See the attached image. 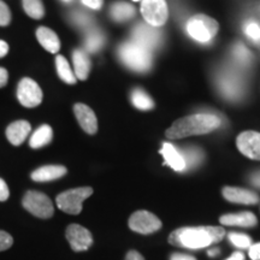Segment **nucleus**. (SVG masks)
<instances>
[{
    "label": "nucleus",
    "mask_w": 260,
    "mask_h": 260,
    "mask_svg": "<svg viewBox=\"0 0 260 260\" xmlns=\"http://www.w3.org/2000/svg\"><path fill=\"white\" fill-rule=\"evenodd\" d=\"M225 232L220 226H188L175 230L169 236L172 246L188 249L206 248L222 241Z\"/></svg>",
    "instance_id": "nucleus-1"
},
{
    "label": "nucleus",
    "mask_w": 260,
    "mask_h": 260,
    "mask_svg": "<svg viewBox=\"0 0 260 260\" xmlns=\"http://www.w3.org/2000/svg\"><path fill=\"white\" fill-rule=\"evenodd\" d=\"M220 125V119L209 113H198L177 119L167 130V138L182 139L191 135H203L216 130Z\"/></svg>",
    "instance_id": "nucleus-2"
},
{
    "label": "nucleus",
    "mask_w": 260,
    "mask_h": 260,
    "mask_svg": "<svg viewBox=\"0 0 260 260\" xmlns=\"http://www.w3.org/2000/svg\"><path fill=\"white\" fill-rule=\"evenodd\" d=\"M118 54L126 67L139 73H145L149 70L152 65L151 51L135 41L123 44L119 47Z\"/></svg>",
    "instance_id": "nucleus-3"
},
{
    "label": "nucleus",
    "mask_w": 260,
    "mask_h": 260,
    "mask_svg": "<svg viewBox=\"0 0 260 260\" xmlns=\"http://www.w3.org/2000/svg\"><path fill=\"white\" fill-rule=\"evenodd\" d=\"M187 32L194 40L209 44L218 32V22L206 15H195L187 22Z\"/></svg>",
    "instance_id": "nucleus-4"
},
{
    "label": "nucleus",
    "mask_w": 260,
    "mask_h": 260,
    "mask_svg": "<svg viewBox=\"0 0 260 260\" xmlns=\"http://www.w3.org/2000/svg\"><path fill=\"white\" fill-rule=\"evenodd\" d=\"M93 194L90 187L75 188L67 191H63L57 197V206L63 212L69 214H79L82 211V204Z\"/></svg>",
    "instance_id": "nucleus-5"
},
{
    "label": "nucleus",
    "mask_w": 260,
    "mask_h": 260,
    "mask_svg": "<svg viewBox=\"0 0 260 260\" xmlns=\"http://www.w3.org/2000/svg\"><path fill=\"white\" fill-rule=\"evenodd\" d=\"M22 205L28 212L39 218H51L54 213L53 204L46 194L37 190H29L22 200Z\"/></svg>",
    "instance_id": "nucleus-6"
},
{
    "label": "nucleus",
    "mask_w": 260,
    "mask_h": 260,
    "mask_svg": "<svg viewBox=\"0 0 260 260\" xmlns=\"http://www.w3.org/2000/svg\"><path fill=\"white\" fill-rule=\"evenodd\" d=\"M141 14L146 23L159 28L167 23L169 17L168 4L165 0H144L141 4Z\"/></svg>",
    "instance_id": "nucleus-7"
},
{
    "label": "nucleus",
    "mask_w": 260,
    "mask_h": 260,
    "mask_svg": "<svg viewBox=\"0 0 260 260\" xmlns=\"http://www.w3.org/2000/svg\"><path fill=\"white\" fill-rule=\"evenodd\" d=\"M129 226L133 232L144 234L155 233L161 228V222L157 216L148 211H136L129 218Z\"/></svg>",
    "instance_id": "nucleus-8"
},
{
    "label": "nucleus",
    "mask_w": 260,
    "mask_h": 260,
    "mask_svg": "<svg viewBox=\"0 0 260 260\" xmlns=\"http://www.w3.org/2000/svg\"><path fill=\"white\" fill-rule=\"evenodd\" d=\"M17 98L25 107H37L42 102V90L34 80L24 77L18 83Z\"/></svg>",
    "instance_id": "nucleus-9"
},
{
    "label": "nucleus",
    "mask_w": 260,
    "mask_h": 260,
    "mask_svg": "<svg viewBox=\"0 0 260 260\" xmlns=\"http://www.w3.org/2000/svg\"><path fill=\"white\" fill-rule=\"evenodd\" d=\"M65 235H67V240L75 252L87 251L93 245L92 234L89 230L79 225V224H71L68 226Z\"/></svg>",
    "instance_id": "nucleus-10"
},
{
    "label": "nucleus",
    "mask_w": 260,
    "mask_h": 260,
    "mask_svg": "<svg viewBox=\"0 0 260 260\" xmlns=\"http://www.w3.org/2000/svg\"><path fill=\"white\" fill-rule=\"evenodd\" d=\"M236 145L239 151L246 157L260 160V133L252 132H243L237 136Z\"/></svg>",
    "instance_id": "nucleus-11"
},
{
    "label": "nucleus",
    "mask_w": 260,
    "mask_h": 260,
    "mask_svg": "<svg viewBox=\"0 0 260 260\" xmlns=\"http://www.w3.org/2000/svg\"><path fill=\"white\" fill-rule=\"evenodd\" d=\"M133 38L135 42L151 51L160 45L161 32L152 25L139 23L133 30Z\"/></svg>",
    "instance_id": "nucleus-12"
},
{
    "label": "nucleus",
    "mask_w": 260,
    "mask_h": 260,
    "mask_svg": "<svg viewBox=\"0 0 260 260\" xmlns=\"http://www.w3.org/2000/svg\"><path fill=\"white\" fill-rule=\"evenodd\" d=\"M74 112L77 121L80 123L81 128H82L87 134H95L98 130V121L93 110L90 109L89 106L79 103L74 106Z\"/></svg>",
    "instance_id": "nucleus-13"
},
{
    "label": "nucleus",
    "mask_w": 260,
    "mask_h": 260,
    "mask_svg": "<svg viewBox=\"0 0 260 260\" xmlns=\"http://www.w3.org/2000/svg\"><path fill=\"white\" fill-rule=\"evenodd\" d=\"M223 197L228 201L235 204H243V205H254L258 204L259 197L254 191L242 189V188L236 187H225L223 189Z\"/></svg>",
    "instance_id": "nucleus-14"
},
{
    "label": "nucleus",
    "mask_w": 260,
    "mask_h": 260,
    "mask_svg": "<svg viewBox=\"0 0 260 260\" xmlns=\"http://www.w3.org/2000/svg\"><path fill=\"white\" fill-rule=\"evenodd\" d=\"M31 126L27 121H16L6 129V138L14 146H19L25 141L30 133Z\"/></svg>",
    "instance_id": "nucleus-15"
},
{
    "label": "nucleus",
    "mask_w": 260,
    "mask_h": 260,
    "mask_svg": "<svg viewBox=\"0 0 260 260\" xmlns=\"http://www.w3.org/2000/svg\"><path fill=\"white\" fill-rule=\"evenodd\" d=\"M160 153L165 159V164H168L175 171L186 170V161L182 157L181 152H178V149L171 144L165 142L160 149Z\"/></svg>",
    "instance_id": "nucleus-16"
},
{
    "label": "nucleus",
    "mask_w": 260,
    "mask_h": 260,
    "mask_svg": "<svg viewBox=\"0 0 260 260\" xmlns=\"http://www.w3.org/2000/svg\"><path fill=\"white\" fill-rule=\"evenodd\" d=\"M67 168L61 165H46L39 168L31 174V180L35 182H48L63 177L67 174Z\"/></svg>",
    "instance_id": "nucleus-17"
},
{
    "label": "nucleus",
    "mask_w": 260,
    "mask_h": 260,
    "mask_svg": "<svg viewBox=\"0 0 260 260\" xmlns=\"http://www.w3.org/2000/svg\"><path fill=\"white\" fill-rule=\"evenodd\" d=\"M37 39L41 46L51 53H58L60 50V41L58 35L47 27H40L37 30Z\"/></svg>",
    "instance_id": "nucleus-18"
},
{
    "label": "nucleus",
    "mask_w": 260,
    "mask_h": 260,
    "mask_svg": "<svg viewBox=\"0 0 260 260\" xmlns=\"http://www.w3.org/2000/svg\"><path fill=\"white\" fill-rule=\"evenodd\" d=\"M220 223L223 225H236V226H254L258 223L256 217L252 212H241L235 214H224L220 217Z\"/></svg>",
    "instance_id": "nucleus-19"
},
{
    "label": "nucleus",
    "mask_w": 260,
    "mask_h": 260,
    "mask_svg": "<svg viewBox=\"0 0 260 260\" xmlns=\"http://www.w3.org/2000/svg\"><path fill=\"white\" fill-rule=\"evenodd\" d=\"M219 87L224 95L229 99H236L242 94V83L241 81L233 75H223L220 77Z\"/></svg>",
    "instance_id": "nucleus-20"
},
{
    "label": "nucleus",
    "mask_w": 260,
    "mask_h": 260,
    "mask_svg": "<svg viewBox=\"0 0 260 260\" xmlns=\"http://www.w3.org/2000/svg\"><path fill=\"white\" fill-rule=\"evenodd\" d=\"M74 67H75V76L76 79L80 80H87L90 71V60L88 56L84 53L83 51L76 50L74 51L73 54Z\"/></svg>",
    "instance_id": "nucleus-21"
},
{
    "label": "nucleus",
    "mask_w": 260,
    "mask_h": 260,
    "mask_svg": "<svg viewBox=\"0 0 260 260\" xmlns=\"http://www.w3.org/2000/svg\"><path fill=\"white\" fill-rule=\"evenodd\" d=\"M52 136H53V133H52L51 126L44 124L35 130L34 134L31 135L30 141H29V145L32 149L41 148L50 144L52 141Z\"/></svg>",
    "instance_id": "nucleus-22"
},
{
    "label": "nucleus",
    "mask_w": 260,
    "mask_h": 260,
    "mask_svg": "<svg viewBox=\"0 0 260 260\" xmlns=\"http://www.w3.org/2000/svg\"><path fill=\"white\" fill-rule=\"evenodd\" d=\"M110 14H111V17L115 21L125 22L133 18V16L135 14V9L130 4H126V3H116V4L112 5Z\"/></svg>",
    "instance_id": "nucleus-23"
},
{
    "label": "nucleus",
    "mask_w": 260,
    "mask_h": 260,
    "mask_svg": "<svg viewBox=\"0 0 260 260\" xmlns=\"http://www.w3.org/2000/svg\"><path fill=\"white\" fill-rule=\"evenodd\" d=\"M56 67H57V73L58 76L68 84H75L76 83V76L71 70L69 63L65 59L63 56H57L56 58Z\"/></svg>",
    "instance_id": "nucleus-24"
},
{
    "label": "nucleus",
    "mask_w": 260,
    "mask_h": 260,
    "mask_svg": "<svg viewBox=\"0 0 260 260\" xmlns=\"http://www.w3.org/2000/svg\"><path fill=\"white\" fill-rule=\"evenodd\" d=\"M132 102L135 107H138L140 110H145V111L146 110H151L154 106V103L151 99V96L141 89H135L132 93Z\"/></svg>",
    "instance_id": "nucleus-25"
},
{
    "label": "nucleus",
    "mask_w": 260,
    "mask_h": 260,
    "mask_svg": "<svg viewBox=\"0 0 260 260\" xmlns=\"http://www.w3.org/2000/svg\"><path fill=\"white\" fill-rule=\"evenodd\" d=\"M23 9L25 14L34 19H41L45 15L41 0H23Z\"/></svg>",
    "instance_id": "nucleus-26"
},
{
    "label": "nucleus",
    "mask_w": 260,
    "mask_h": 260,
    "mask_svg": "<svg viewBox=\"0 0 260 260\" xmlns=\"http://www.w3.org/2000/svg\"><path fill=\"white\" fill-rule=\"evenodd\" d=\"M104 41H105V39H104V35L102 32L96 30L90 31L86 38V50L90 52V53L98 52L103 47Z\"/></svg>",
    "instance_id": "nucleus-27"
},
{
    "label": "nucleus",
    "mask_w": 260,
    "mask_h": 260,
    "mask_svg": "<svg viewBox=\"0 0 260 260\" xmlns=\"http://www.w3.org/2000/svg\"><path fill=\"white\" fill-rule=\"evenodd\" d=\"M233 53L235 59L239 61V63L248 65L252 61L251 52H249V50L245 46V45L236 44L233 48Z\"/></svg>",
    "instance_id": "nucleus-28"
},
{
    "label": "nucleus",
    "mask_w": 260,
    "mask_h": 260,
    "mask_svg": "<svg viewBox=\"0 0 260 260\" xmlns=\"http://www.w3.org/2000/svg\"><path fill=\"white\" fill-rule=\"evenodd\" d=\"M245 30L246 37L249 39L252 42L260 45V24L255 21H248L245 24Z\"/></svg>",
    "instance_id": "nucleus-29"
},
{
    "label": "nucleus",
    "mask_w": 260,
    "mask_h": 260,
    "mask_svg": "<svg viewBox=\"0 0 260 260\" xmlns=\"http://www.w3.org/2000/svg\"><path fill=\"white\" fill-rule=\"evenodd\" d=\"M181 154L183 157L184 161H186V169L195 167L203 159V154L198 149H184L183 153Z\"/></svg>",
    "instance_id": "nucleus-30"
},
{
    "label": "nucleus",
    "mask_w": 260,
    "mask_h": 260,
    "mask_svg": "<svg viewBox=\"0 0 260 260\" xmlns=\"http://www.w3.org/2000/svg\"><path fill=\"white\" fill-rule=\"evenodd\" d=\"M229 240L234 246L237 248H248L252 245L251 237L245 235V234H237V233H230Z\"/></svg>",
    "instance_id": "nucleus-31"
},
{
    "label": "nucleus",
    "mask_w": 260,
    "mask_h": 260,
    "mask_svg": "<svg viewBox=\"0 0 260 260\" xmlns=\"http://www.w3.org/2000/svg\"><path fill=\"white\" fill-rule=\"evenodd\" d=\"M10 22H11V12L5 3L0 2V25L5 27L10 24Z\"/></svg>",
    "instance_id": "nucleus-32"
},
{
    "label": "nucleus",
    "mask_w": 260,
    "mask_h": 260,
    "mask_svg": "<svg viewBox=\"0 0 260 260\" xmlns=\"http://www.w3.org/2000/svg\"><path fill=\"white\" fill-rule=\"evenodd\" d=\"M12 243H14V239H12V236L10 235L9 233L0 230V252L9 249L10 247L12 246Z\"/></svg>",
    "instance_id": "nucleus-33"
},
{
    "label": "nucleus",
    "mask_w": 260,
    "mask_h": 260,
    "mask_svg": "<svg viewBox=\"0 0 260 260\" xmlns=\"http://www.w3.org/2000/svg\"><path fill=\"white\" fill-rule=\"evenodd\" d=\"M74 22L80 27H86L90 23V17L88 15L82 14V12H76V14L73 15Z\"/></svg>",
    "instance_id": "nucleus-34"
},
{
    "label": "nucleus",
    "mask_w": 260,
    "mask_h": 260,
    "mask_svg": "<svg viewBox=\"0 0 260 260\" xmlns=\"http://www.w3.org/2000/svg\"><path fill=\"white\" fill-rule=\"evenodd\" d=\"M10 197V190L8 184L3 178H0V201H6Z\"/></svg>",
    "instance_id": "nucleus-35"
},
{
    "label": "nucleus",
    "mask_w": 260,
    "mask_h": 260,
    "mask_svg": "<svg viewBox=\"0 0 260 260\" xmlns=\"http://www.w3.org/2000/svg\"><path fill=\"white\" fill-rule=\"evenodd\" d=\"M82 3L90 9L99 10V9H102L104 0H82Z\"/></svg>",
    "instance_id": "nucleus-36"
},
{
    "label": "nucleus",
    "mask_w": 260,
    "mask_h": 260,
    "mask_svg": "<svg viewBox=\"0 0 260 260\" xmlns=\"http://www.w3.org/2000/svg\"><path fill=\"white\" fill-rule=\"evenodd\" d=\"M249 256L252 260H260V243L251 246L249 248Z\"/></svg>",
    "instance_id": "nucleus-37"
},
{
    "label": "nucleus",
    "mask_w": 260,
    "mask_h": 260,
    "mask_svg": "<svg viewBox=\"0 0 260 260\" xmlns=\"http://www.w3.org/2000/svg\"><path fill=\"white\" fill-rule=\"evenodd\" d=\"M8 80H9L8 70L4 69V68H0V88L6 86V83H8Z\"/></svg>",
    "instance_id": "nucleus-38"
},
{
    "label": "nucleus",
    "mask_w": 260,
    "mask_h": 260,
    "mask_svg": "<svg viewBox=\"0 0 260 260\" xmlns=\"http://www.w3.org/2000/svg\"><path fill=\"white\" fill-rule=\"evenodd\" d=\"M170 260H197L194 256L188 254H182V253H175L171 255Z\"/></svg>",
    "instance_id": "nucleus-39"
},
{
    "label": "nucleus",
    "mask_w": 260,
    "mask_h": 260,
    "mask_svg": "<svg viewBox=\"0 0 260 260\" xmlns=\"http://www.w3.org/2000/svg\"><path fill=\"white\" fill-rule=\"evenodd\" d=\"M125 260H145V259H144V256L140 254L139 252L130 251L128 254H126Z\"/></svg>",
    "instance_id": "nucleus-40"
},
{
    "label": "nucleus",
    "mask_w": 260,
    "mask_h": 260,
    "mask_svg": "<svg viewBox=\"0 0 260 260\" xmlns=\"http://www.w3.org/2000/svg\"><path fill=\"white\" fill-rule=\"evenodd\" d=\"M9 52V45L5 41L0 40V58L5 57Z\"/></svg>",
    "instance_id": "nucleus-41"
},
{
    "label": "nucleus",
    "mask_w": 260,
    "mask_h": 260,
    "mask_svg": "<svg viewBox=\"0 0 260 260\" xmlns=\"http://www.w3.org/2000/svg\"><path fill=\"white\" fill-rule=\"evenodd\" d=\"M226 260H245V255L241 252H235L232 256H229Z\"/></svg>",
    "instance_id": "nucleus-42"
},
{
    "label": "nucleus",
    "mask_w": 260,
    "mask_h": 260,
    "mask_svg": "<svg viewBox=\"0 0 260 260\" xmlns=\"http://www.w3.org/2000/svg\"><path fill=\"white\" fill-rule=\"evenodd\" d=\"M252 183L256 187H260V171L255 172L254 175L252 176Z\"/></svg>",
    "instance_id": "nucleus-43"
},
{
    "label": "nucleus",
    "mask_w": 260,
    "mask_h": 260,
    "mask_svg": "<svg viewBox=\"0 0 260 260\" xmlns=\"http://www.w3.org/2000/svg\"><path fill=\"white\" fill-rule=\"evenodd\" d=\"M207 254L210 256H216L219 254V249L218 248H212V249H209V252H207Z\"/></svg>",
    "instance_id": "nucleus-44"
},
{
    "label": "nucleus",
    "mask_w": 260,
    "mask_h": 260,
    "mask_svg": "<svg viewBox=\"0 0 260 260\" xmlns=\"http://www.w3.org/2000/svg\"><path fill=\"white\" fill-rule=\"evenodd\" d=\"M63 2H65V3H69V2H71V0H63Z\"/></svg>",
    "instance_id": "nucleus-45"
},
{
    "label": "nucleus",
    "mask_w": 260,
    "mask_h": 260,
    "mask_svg": "<svg viewBox=\"0 0 260 260\" xmlns=\"http://www.w3.org/2000/svg\"><path fill=\"white\" fill-rule=\"evenodd\" d=\"M134 2H139V0H134Z\"/></svg>",
    "instance_id": "nucleus-46"
}]
</instances>
